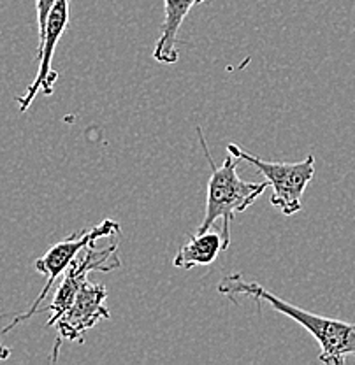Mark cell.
<instances>
[{"instance_id": "1", "label": "cell", "mask_w": 355, "mask_h": 365, "mask_svg": "<svg viewBox=\"0 0 355 365\" xmlns=\"http://www.w3.org/2000/svg\"><path fill=\"white\" fill-rule=\"evenodd\" d=\"M219 294L229 297L236 302V297L243 295L255 300L257 304L267 302L274 311L292 318L303 329L315 337L320 346L319 360L326 365H345L349 356H355V325L346 322H339L334 318L320 317L310 311L301 309L287 300L280 299L273 292L266 290L255 281L244 279L241 274L225 276L216 287Z\"/></svg>"}, {"instance_id": "2", "label": "cell", "mask_w": 355, "mask_h": 365, "mask_svg": "<svg viewBox=\"0 0 355 365\" xmlns=\"http://www.w3.org/2000/svg\"><path fill=\"white\" fill-rule=\"evenodd\" d=\"M197 135H199V143L202 150H204L206 160L211 165L204 220L201 222L199 230L197 232H206L215 225L216 222H222L220 234H222L225 250H227L231 246V225L234 216L238 212L246 211L266 192L269 185H267V181L248 182L241 180L238 176V165L243 160L232 153H227L222 165H216L213 162L211 153H209L201 127H197Z\"/></svg>"}, {"instance_id": "3", "label": "cell", "mask_w": 355, "mask_h": 365, "mask_svg": "<svg viewBox=\"0 0 355 365\" xmlns=\"http://www.w3.org/2000/svg\"><path fill=\"white\" fill-rule=\"evenodd\" d=\"M227 153L236 155L243 162L251 163L262 176L267 185L273 188L271 204L276 205L284 215H296L303 207V195L308 185L315 176V157L308 155L301 162H266V160L248 153L238 144L229 143Z\"/></svg>"}, {"instance_id": "4", "label": "cell", "mask_w": 355, "mask_h": 365, "mask_svg": "<svg viewBox=\"0 0 355 365\" xmlns=\"http://www.w3.org/2000/svg\"><path fill=\"white\" fill-rule=\"evenodd\" d=\"M118 232H120V225H118V222H114V220H104V222H101L99 225L69 235L67 239L56 242L53 248H49L48 251H46L39 260H36V271L44 274L46 276V283H44L43 290H41V294L36 297V300L32 302V306H30L25 313L16 314L9 325L4 327L2 334H9L11 330L16 329L18 325H21L23 322L30 319L34 314L37 313V311H39L41 304H43L46 300V297L49 295L53 284L59 281V277L62 276V274H66L69 265L72 264V260H74V258L78 257V255L81 253L86 246L95 245V241H97V239H104V237H111V235H116Z\"/></svg>"}, {"instance_id": "5", "label": "cell", "mask_w": 355, "mask_h": 365, "mask_svg": "<svg viewBox=\"0 0 355 365\" xmlns=\"http://www.w3.org/2000/svg\"><path fill=\"white\" fill-rule=\"evenodd\" d=\"M106 299H108V290L104 284L90 283L89 279L81 284L69 309L55 323L56 339L53 344L51 359H49L51 362L59 360L62 342L69 341L81 344L85 341L83 339L85 332L99 325V322L102 319L111 318V313L104 306Z\"/></svg>"}, {"instance_id": "6", "label": "cell", "mask_w": 355, "mask_h": 365, "mask_svg": "<svg viewBox=\"0 0 355 365\" xmlns=\"http://www.w3.org/2000/svg\"><path fill=\"white\" fill-rule=\"evenodd\" d=\"M121 265L120 258H118V245L113 242L108 248L97 250L94 245L86 246L78 257L72 260L66 271V276L60 281V287L56 288L55 297H53L51 304L46 307H39L37 313L41 311H48L49 317L46 327H55L59 318L69 309V306L74 300L76 294L79 292L81 284L89 279L90 272H111Z\"/></svg>"}, {"instance_id": "7", "label": "cell", "mask_w": 355, "mask_h": 365, "mask_svg": "<svg viewBox=\"0 0 355 365\" xmlns=\"http://www.w3.org/2000/svg\"><path fill=\"white\" fill-rule=\"evenodd\" d=\"M69 6H71V0H55L51 11H49L43 39L39 41V46H37L39 71H37V76L32 81V85L26 88L21 97L16 98L20 113H25L32 106V102L36 101L39 91H43L46 97H49L53 93V90H55V83L59 79V74L53 71L51 63L56 46H59L60 39H62V36L66 34L69 26V16H71L69 14Z\"/></svg>"}, {"instance_id": "8", "label": "cell", "mask_w": 355, "mask_h": 365, "mask_svg": "<svg viewBox=\"0 0 355 365\" xmlns=\"http://www.w3.org/2000/svg\"><path fill=\"white\" fill-rule=\"evenodd\" d=\"M209 0H164V21L160 26V37L156 39L154 58L159 63H176L179 58L178 32L186 20L192 7Z\"/></svg>"}, {"instance_id": "9", "label": "cell", "mask_w": 355, "mask_h": 365, "mask_svg": "<svg viewBox=\"0 0 355 365\" xmlns=\"http://www.w3.org/2000/svg\"><path fill=\"white\" fill-rule=\"evenodd\" d=\"M225 250L224 237L220 232H211V228L206 232H197L196 235L189 239L186 245H183L174 257L173 264L178 269H192L206 267L213 264L220 251Z\"/></svg>"}, {"instance_id": "10", "label": "cell", "mask_w": 355, "mask_h": 365, "mask_svg": "<svg viewBox=\"0 0 355 365\" xmlns=\"http://www.w3.org/2000/svg\"><path fill=\"white\" fill-rule=\"evenodd\" d=\"M55 0H36V9H37V26H39V41L43 39L44 26L48 21V14L51 11Z\"/></svg>"}, {"instance_id": "11", "label": "cell", "mask_w": 355, "mask_h": 365, "mask_svg": "<svg viewBox=\"0 0 355 365\" xmlns=\"http://www.w3.org/2000/svg\"><path fill=\"white\" fill-rule=\"evenodd\" d=\"M9 356H11V348L0 342V360H7Z\"/></svg>"}]
</instances>
